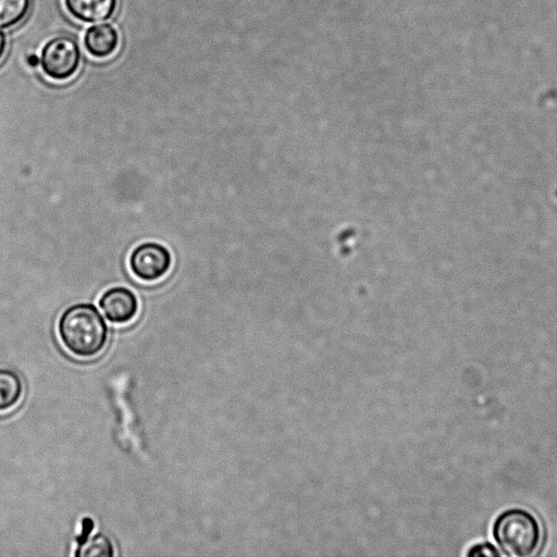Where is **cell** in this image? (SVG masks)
I'll return each instance as SVG.
<instances>
[{
  "instance_id": "obj_1",
  "label": "cell",
  "mask_w": 557,
  "mask_h": 557,
  "mask_svg": "<svg viewBox=\"0 0 557 557\" xmlns=\"http://www.w3.org/2000/svg\"><path fill=\"white\" fill-rule=\"evenodd\" d=\"M58 334L70 354L78 358H92L106 347L109 330L95 305L79 302L62 312Z\"/></svg>"
},
{
  "instance_id": "obj_2",
  "label": "cell",
  "mask_w": 557,
  "mask_h": 557,
  "mask_svg": "<svg viewBox=\"0 0 557 557\" xmlns=\"http://www.w3.org/2000/svg\"><path fill=\"white\" fill-rule=\"evenodd\" d=\"M492 534L500 552L511 557L534 555L543 539L537 518L523 508H509L500 512L493 522Z\"/></svg>"
},
{
  "instance_id": "obj_3",
  "label": "cell",
  "mask_w": 557,
  "mask_h": 557,
  "mask_svg": "<svg viewBox=\"0 0 557 557\" xmlns=\"http://www.w3.org/2000/svg\"><path fill=\"white\" fill-rule=\"evenodd\" d=\"M39 59L41 69L49 78L65 81L79 67L81 49L74 38L58 36L46 42Z\"/></svg>"
},
{
  "instance_id": "obj_4",
  "label": "cell",
  "mask_w": 557,
  "mask_h": 557,
  "mask_svg": "<svg viewBox=\"0 0 557 557\" xmlns=\"http://www.w3.org/2000/svg\"><path fill=\"white\" fill-rule=\"evenodd\" d=\"M128 264L137 278L154 282L169 272L172 256L165 246L157 242H145L132 250Z\"/></svg>"
},
{
  "instance_id": "obj_5",
  "label": "cell",
  "mask_w": 557,
  "mask_h": 557,
  "mask_svg": "<svg viewBox=\"0 0 557 557\" xmlns=\"http://www.w3.org/2000/svg\"><path fill=\"white\" fill-rule=\"evenodd\" d=\"M98 305L104 317L115 324L132 321L139 308L136 295L124 286L107 289L99 298Z\"/></svg>"
},
{
  "instance_id": "obj_6",
  "label": "cell",
  "mask_w": 557,
  "mask_h": 557,
  "mask_svg": "<svg viewBox=\"0 0 557 557\" xmlns=\"http://www.w3.org/2000/svg\"><path fill=\"white\" fill-rule=\"evenodd\" d=\"M120 34L110 23H100L90 26L84 36V46L87 52L97 59L111 57L119 48Z\"/></svg>"
},
{
  "instance_id": "obj_7",
  "label": "cell",
  "mask_w": 557,
  "mask_h": 557,
  "mask_svg": "<svg viewBox=\"0 0 557 557\" xmlns=\"http://www.w3.org/2000/svg\"><path fill=\"white\" fill-rule=\"evenodd\" d=\"M67 12L84 23L107 20L116 10L117 0H64Z\"/></svg>"
},
{
  "instance_id": "obj_8",
  "label": "cell",
  "mask_w": 557,
  "mask_h": 557,
  "mask_svg": "<svg viewBox=\"0 0 557 557\" xmlns=\"http://www.w3.org/2000/svg\"><path fill=\"white\" fill-rule=\"evenodd\" d=\"M23 382L11 369H0V412L13 408L22 398Z\"/></svg>"
},
{
  "instance_id": "obj_9",
  "label": "cell",
  "mask_w": 557,
  "mask_h": 557,
  "mask_svg": "<svg viewBox=\"0 0 557 557\" xmlns=\"http://www.w3.org/2000/svg\"><path fill=\"white\" fill-rule=\"evenodd\" d=\"M115 554L113 542L104 533H96L88 535L86 539L77 543L74 553L76 557H112Z\"/></svg>"
},
{
  "instance_id": "obj_10",
  "label": "cell",
  "mask_w": 557,
  "mask_h": 557,
  "mask_svg": "<svg viewBox=\"0 0 557 557\" xmlns=\"http://www.w3.org/2000/svg\"><path fill=\"white\" fill-rule=\"evenodd\" d=\"M30 0H0V28H10L24 20Z\"/></svg>"
},
{
  "instance_id": "obj_11",
  "label": "cell",
  "mask_w": 557,
  "mask_h": 557,
  "mask_svg": "<svg viewBox=\"0 0 557 557\" xmlns=\"http://www.w3.org/2000/svg\"><path fill=\"white\" fill-rule=\"evenodd\" d=\"M466 555L469 557H497L500 556V552L490 542H482L470 546Z\"/></svg>"
},
{
  "instance_id": "obj_12",
  "label": "cell",
  "mask_w": 557,
  "mask_h": 557,
  "mask_svg": "<svg viewBox=\"0 0 557 557\" xmlns=\"http://www.w3.org/2000/svg\"><path fill=\"white\" fill-rule=\"evenodd\" d=\"M7 48V38L5 35L0 30V60L4 55Z\"/></svg>"
},
{
  "instance_id": "obj_13",
  "label": "cell",
  "mask_w": 557,
  "mask_h": 557,
  "mask_svg": "<svg viewBox=\"0 0 557 557\" xmlns=\"http://www.w3.org/2000/svg\"><path fill=\"white\" fill-rule=\"evenodd\" d=\"M40 63V59L35 54L32 53L27 57V64L32 67H36Z\"/></svg>"
}]
</instances>
